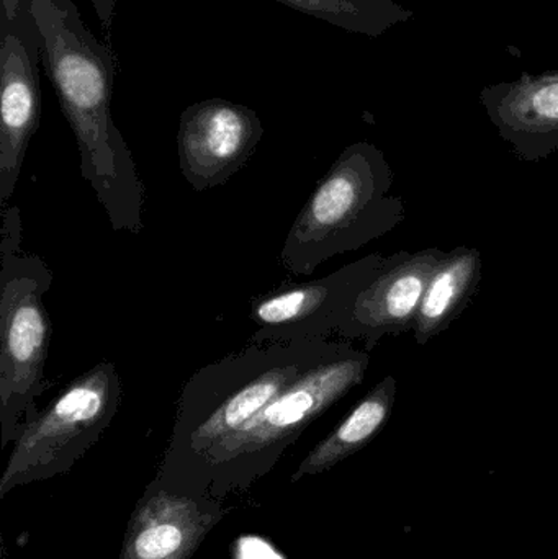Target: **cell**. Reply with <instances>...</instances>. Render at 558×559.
I'll return each mask as SVG.
<instances>
[{"mask_svg": "<svg viewBox=\"0 0 558 559\" xmlns=\"http://www.w3.org/2000/svg\"><path fill=\"white\" fill-rule=\"evenodd\" d=\"M41 33L43 59L71 124L81 176L94 190L114 231H143L146 190L130 146L111 118L115 62L72 0H29Z\"/></svg>", "mask_w": 558, "mask_h": 559, "instance_id": "6da1fadb", "label": "cell"}, {"mask_svg": "<svg viewBox=\"0 0 558 559\" xmlns=\"http://www.w3.org/2000/svg\"><path fill=\"white\" fill-rule=\"evenodd\" d=\"M393 170L376 144H351L334 160L288 229L281 264L307 277L336 255L359 251L405 222V203L392 195Z\"/></svg>", "mask_w": 558, "mask_h": 559, "instance_id": "7a4b0ae2", "label": "cell"}, {"mask_svg": "<svg viewBox=\"0 0 558 559\" xmlns=\"http://www.w3.org/2000/svg\"><path fill=\"white\" fill-rule=\"evenodd\" d=\"M341 344L328 338L249 344L199 368L180 393L174 447L203 462L213 447L241 429Z\"/></svg>", "mask_w": 558, "mask_h": 559, "instance_id": "3957f363", "label": "cell"}, {"mask_svg": "<svg viewBox=\"0 0 558 559\" xmlns=\"http://www.w3.org/2000/svg\"><path fill=\"white\" fill-rule=\"evenodd\" d=\"M0 215V424L5 445L38 416L36 400L52 386L45 377L52 329L43 301L52 272L38 254L23 251L19 206H5Z\"/></svg>", "mask_w": 558, "mask_h": 559, "instance_id": "277c9868", "label": "cell"}, {"mask_svg": "<svg viewBox=\"0 0 558 559\" xmlns=\"http://www.w3.org/2000/svg\"><path fill=\"white\" fill-rule=\"evenodd\" d=\"M123 397L120 371L102 360L62 388L22 427L0 478V495L66 472L110 426Z\"/></svg>", "mask_w": 558, "mask_h": 559, "instance_id": "5b68a950", "label": "cell"}, {"mask_svg": "<svg viewBox=\"0 0 558 559\" xmlns=\"http://www.w3.org/2000/svg\"><path fill=\"white\" fill-rule=\"evenodd\" d=\"M369 365V352L343 342L333 355L305 371L241 429L213 447L203 463L223 466L282 452L318 417L359 386Z\"/></svg>", "mask_w": 558, "mask_h": 559, "instance_id": "8992f818", "label": "cell"}, {"mask_svg": "<svg viewBox=\"0 0 558 559\" xmlns=\"http://www.w3.org/2000/svg\"><path fill=\"white\" fill-rule=\"evenodd\" d=\"M0 210L9 206L41 118V33L29 0H0Z\"/></svg>", "mask_w": 558, "mask_h": 559, "instance_id": "52a82bcc", "label": "cell"}, {"mask_svg": "<svg viewBox=\"0 0 558 559\" xmlns=\"http://www.w3.org/2000/svg\"><path fill=\"white\" fill-rule=\"evenodd\" d=\"M383 255L367 254L327 277L285 282L251 301L256 331L249 344L320 341L336 334L367 283L376 277Z\"/></svg>", "mask_w": 558, "mask_h": 559, "instance_id": "ba28073f", "label": "cell"}, {"mask_svg": "<svg viewBox=\"0 0 558 559\" xmlns=\"http://www.w3.org/2000/svg\"><path fill=\"white\" fill-rule=\"evenodd\" d=\"M262 136L264 127L252 108L225 98L197 102L180 115V173L197 192L223 186L249 163Z\"/></svg>", "mask_w": 558, "mask_h": 559, "instance_id": "9c48e42d", "label": "cell"}, {"mask_svg": "<svg viewBox=\"0 0 558 559\" xmlns=\"http://www.w3.org/2000/svg\"><path fill=\"white\" fill-rule=\"evenodd\" d=\"M444 254L441 249L428 248L383 259L382 267L357 296L336 334L364 342L370 352L383 337L413 332L426 286Z\"/></svg>", "mask_w": 558, "mask_h": 559, "instance_id": "30bf717a", "label": "cell"}, {"mask_svg": "<svg viewBox=\"0 0 558 559\" xmlns=\"http://www.w3.org/2000/svg\"><path fill=\"white\" fill-rule=\"evenodd\" d=\"M478 100L523 163L558 153V69L485 85Z\"/></svg>", "mask_w": 558, "mask_h": 559, "instance_id": "8fae6325", "label": "cell"}, {"mask_svg": "<svg viewBox=\"0 0 558 559\" xmlns=\"http://www.w3.org/2000/svg\"><path fill=\"white\" fill-rule=\"evenodd\" d=\"M218 519L197 499L156 492L130 519L120 559H190Z\"/></svg>", "mask_w": 558, "mask_h": 559, "instance_id": "7c38bea8", "label": "cell"}, {"mask_svg": "<svg viewBox=\"0 0 558 559\" xmlns=\"http://www.w3.org/2000/svg\"><path fill=\"white\" fill-rule=\"evenodd\" d=\"M482 274L484 262L478 249L461 246L446 252L419 305L413 328L416 344L426 345L451 328L480 289Z\"/></svg>", "mask_w": 558, "mask_h": 559, "instance_id": "4fadbf2b", "label": "cell"}, {"mask_svg": "<svg viewBox=\"0 0 558 559\" xmlns=\"http://www.w3.org/2000/svg\"><path fill=\"white\" fill-rule=\"evenodd\" d=\"M396 393L399 381L393 374H387L353 407L327 439L314 445L292 476V481L330 472L369 445L392 417Z\"/></svg>", "mask_w": 558, "mask_h": 559, "instance_id": "5bb4252c", "label": "cell"}, {"mask_svg": "<svg viewBox=\"0 0 558 559\" xmlns=\"http://www.w3.org/2000/svg\"><path fill=\"white\" fill-rule=\"evenodd\" d=\"M356 35L377 38L415 16L395 0H275Z\"/></svg>", "mask_w": 558, "mask_h": 559, "instance_id": "9a60e30c", "label": "cell"}, {"mask_svg": "<svg viewBox=\"0 0 558 559\" xmlns=\"http://www.w3.org/2000/svg\"><path fill=\"white\" fill-rule=\"evenodd\" d=\"M88 3L94 7L95 13H97L102 25L110 26L111 19H114L115 3H117V0H88Z\"/></svg>", "mask_w": 558, "mask_h": 559, "instance_id": "2e32d148", "label": "cell"}]
</instances>
